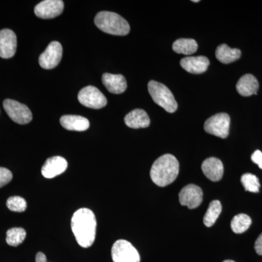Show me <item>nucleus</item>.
Masks as SVG:
<instances>
[{"label":"nucleus","mask_w":262,"mask_h":262,"mask_svg":"<svg viewBox=\"0 0 262 262\" xmlns=\"http://www.w3.org/2000/svg\"><path fill=\"white\" fill-rule=\"evenodd\" d=\"M72 232L81 247L89 248L96 239V215L89 208H80L74 213L71 222Z\"/></svg>","instance_id":"1"},{"label":"nucleus","mask_w":262,"mask_h":262,"mask_svg":"<svg viewBox=\"0 0 262 262\" xmlns=\"http://www.w3.org/2000/svg\"><path fill=\"white\" fill-rule=\"evenodd\" d=\"M179 173V163L170 154L164 155L155 160L150 170V177L156 185L164 187L172 184Z\"/></svg>","instance_id":"2"},{"label":"nucleus","mask_w":262,"mask_h":262,"mask_svg":"<svg viewBox=\"0 0 262 262\" xmlns=\"http://www.w3.org/2000/svg\"><path fill=\"white\" fill-rule=\"evenodd\" d=\"M94 22L100 30L113 35L125 36L130 32L127 20L113 12H100L95 17Z\"/></svg>","instance_id":"3"},{"label":"nucleus","mask_w":262,"mask_h":262,"mask_svg":"<svg viewBox=\"0 0 262 262\" xmlns=\"http://www.w3.org/2000/svg\"><path fill=\"white\" fill-rule=\"evenodd\" d=\"M148 91L153 101L165 111L169 113L177 111L178 104L171 91L165 84L154 80L150 81L148 84Z\"/></svg>","instance_id":"4"},{"label":"nucleus","mask_w":262,"mask_h":262,"mask_svg":"<svg viewBox=\"0 0 262 262\" xmlns=\"http://www.w3.org/2000/svg\"><path fill=\"white\" fill-rule=\"evenodd\" d=\"M113 262H140V255L130 243L119 239L112 248Z\"/></svg>","instance_id":"5"},{"label":"nucleus","mask_w":262,"mask_h":262,"mask_svg":"<svg viewBox=\"0 0 262 262\" xmlns=\"http://www.w3.org/2000/svg\"><path fill=\"white\" fill-rule=\"evenodd\" d=\"M230 117L226 113H219L208 118L204 124L206 133L226 139L229 135Z\"/></svg>","instance_id":"6"},{"label":"nucleus","mask_w":262,"mask_h":262,"mask_svg":"<svg viewBox=\"0 0 262 262\" xmlns=\"http://www.w3.org/2000/svg\"><path fill=\"white\" fill-rule=\"evenodd\" d=\"M3 106L10 118L16 123L25 125L32 121V112L25 104L14 100L6 99L3 102Z\"/></svg>","instance_id":"7"},{"label":"nucleus","mask_w":262,"mask_h":262,"mask_svg":"<svg viewBox=\"0 0 262 262\" xmlns=\"http://www.w3.org/2000/svg\"><path fill=\"white\" fill-rule=\"evenodd\" d=\"M78 101L86 107L95 110L104 107L107 103L104 95L97 88L92 85L81 90L78 94Z\"/></svg>","instance_id":"8"},{"label":"nucleus","mask_w":262,"mask_h":262,"mask_svg":"<svg viewBox=\"0 0 262 262\" xmlns=\"http://www.w3.org/2000/svg\"><path fill=\"white\" fill-rule=\"evenodd\" d=\"M63 54V48L58 42H52L39 58V63L45 70H52L59 64Z\"/></svg>","instance_id":"9"},{"label":"nucleus","mask_w":262,"mask_h":262,"mask_svg":"<svg viewBox=\"0 0 262 262\" xmlns=\"http://www.w3.org/2000/svg\"><path fill=\"white\" fill-rule=\"evenodd\" d=\"M179 196V203L182 206H187L189 209H194L201 206L203 193L201 187L194 184H189L183 188Z\"/></svg>","instance_id":"10"},{"label":"nucleus","mask_w":262,"mask_h":262,"mask_svg":"<svg viewBox=\"0 0 262 262\" xmlns=\"http://www.w3.org/2000/svg\"><path fill=\"white\" fill-rule=\"evenodd\" d=\"M64 4L61 0H45L36 5L34 13L39 18L51 19L61 14Z\"/></svg>","instance_id":"11"},{"label":"nucleus","mask_w":262,"mask_h":262,"mask_svg":"<svg viewBox=\"0 0 262 262\" xmlns=\"http://www.w3.org/2000/svg\"><path fill=\"white\" fill-rule=\"evenodd\" d=\"M17 49V37L13 31L5 29L0 31V57L10 58Z\"/></svg>","instance_id":"12"},{"label":"nucleus","mask_w":262,"mask_h":262,"mask_svg":"<svg viewBox=\"0 0 262 262\" xmlns=\"http://www.w3.org/2000/svg\"><path fill=\"white\" fill-rule=\"evenodd\" d=\"M68 163L64 158L60 156L52 157L46 160L42 168V174L46 179H53L61 175L67 170Z\"/></svg>","instance_id":"13"},{"label":"nucleus","mask_w":262,"mask_h":262,"mask_svg":"<svg viewBox=\"0 0 262 262\" xmlns=\"http://www.w3.org/2000/svg\"><path fill=\"white\" fill-rule=\"evenodd\" d=\"M201 168L204 175L212 182H219L223 177V163L218 158H209L205 160Z\"/></svg>","instance_id":"14"},{"label":"nucleus","mask_w":262,"mask_h":262,"mask_svg":"<svg viewBox=\"0 0 262 262\" xmlns=\"http://www.w3.org/2000/svg\"><path fill=\"white\" fill-rule=\"evenodd\" d=\"M180 64L189 73L202 74L208 70L210 61L205 56L186 57L181 60Z\"/></svg>","instance_id":"15"},{"label":"nucleus","mask_w":262,"mask_h":262,"mask_svg":"<svg viewBox=\"0 0 262 262\" xmlns=\"http://www.w3.org/2000/svg\"><path fill=\"white\" fill-rule=\"evenodd\" d=\"M102 82L106 89L114 94H120L127 89V82L122 75L105 73L102 76Z\"/></svg>","instance_id":"16"},{"label":"nucleus","mask_w":262,"mask_h":262,"mask_svg":"<svg viewBox=\"0 0 262 262\" xmlns=\"http://www.w3.org/2000/svg\"><path fill=\"white\" fill-rule=\"evenodd\" d=\"M125 123L131 128L139 129L149 127V117L144 110L136 108L125 117Z\"/></svg>","instance_id":"17"},{"label":"nucleus","mask_w":262,"mask_h":262,"mask_svg":"<svg viewBox=\"0 0 262 262\" xmlns=\"http://www.w3.org/2000/svg\"><path fill=\"white\" fill-rule=\"evenodd\" d=\"M236 89L239 94L246 97L256 95L258 89V80L254 76L247 74L241 77L236 85Z\"/></svg>","instance_id":"18"},{"label":"nucleus","mask_w":262,"mask_h":262,"mask_svg":"<svg viewBox=\"0 0 262 262\" xmlns=\"http://www.w3.org/2000/svg\"><path fill=\"white\" fill-rule=\"evenodd\" d=\"M60 122L62 127L68 130L84 131L90 127L89 120L79 115H63Z\"/></svg>","instance_id":"19"},{"label":"nucleus","mask_w":262,"mask_h":262,"mask_svg":"<svg viewBox=\"0 0 262 262\" xmlns=\"http://www.w3.org/2000/svg\"><path fill=\"white\" fill-rule=\"evenodd\" d=\"M241 56V51L237 48H230L226 44H222L215 50V57L222 63L228 64L237 61Z\"/></svg>","instance_id":"20"},{"label":"nucleus","mask_w":262,"mask_h":262,"mask_svg":"<svg viewBox=\"0 0 262 262\" xmlns=\"http://www.w3.org/2000/svg\"><path fill=\"white\" fill-rule=\"evenodd\" d=\"M198 48V43L192 39H179L173 44V51L179 54L192 55Z\"/></svg>","instance_id":"21"},{"label":"nucleus","mask_w":262,"mask_h":262,"mask_svg":"<svg viewBox=\"0 0 262 262\" xmlns=\"http://www.w3.org/2000/svg\"><path fill=\"white\" fill-rule=\"evenodd\" d=\"M222 204L219 201H213L210 203L206 214L203 217V223L207 227H211L214 225L222 213Z\"/></svg>","instance_id":"22"},{"label":"nucleus","mask_w":262,"mask_h":262,"mask_svg":"<svg viewBox=\"0 0 262 262\" xmlns=\"http://www.w3.org/2000/svg\"><path fill=\"white\" fill-rule=\"evenodd\" d=\"M251 223H252V221L249 215L241 213V214L236 215L232 219V222H231V228L234 233H244L246 230H248Z\"/></svg>","instance_id":"23"},{"label":"nucleus","mask_w":262,"mask_h":262,"mask_svg":"<svg viewBox=\"0 0 262 262\" xmlns=\"http://www.w3.org/2000/svg\"><path fill=\"white\" fill-rule=\"evenodd\" d=\"M27 236L25 229L20 227L10 229L7 232L6 242L11 246H18L24 242Z\"/></svg>","instance_id":"24"},{"label":"nucleus","mask_w":262,"mask_h":262,"mask_svg":"<svg viewBox=\"0 0 262 262\" xmlns=\"http://www.w3.org/2000/svg\"><path fill=\"white\" fill-rule=\"evenodd\" d=\"M241 183L246 191L253 193L259 192L261 185L256 176L251 173H245L241 177Z\"/></svg>","instance_id":"25"},{"label":"nucleus","mask_w":262,"mask_h":262,"mask_svg":"<svg viewBox=\"0 0 262 262\" xmlns=\"http://www.w3.org/2000/svg\"><path fill=\"white\" fill-rule=\"evenodd\" d=\"M6 204L10 211L18 212V213L25 211L27 208V201L23 198L19 196H13L8 198Z\"/></svg>","instance_id":"26"},{"label":"nucleus","mask_w":262,"mask_h":262,"mask_svg":"<svg viewBox=\"0 0 262 262\" xmlns=\"http://www.w3.org/2000/svg\"><path fill=\"white\" fill-rule=\"evenodd\" d=\"M13 174L8 169L0 167V188L4 187L11 182Z\"/></svg>","instance_id":"27"},{"label":"nucleus","mask_w":262,"mask_h":262,"mask_svg":"<svg viewBox=\"0 0 262 262\" xmlns=\"http://www.w3.org/2000/svg\"><path fill=\"white\" fill-rule=\"evenodd\" d=\"M251 160L253 163L258 165L260 168L262 169V152L259 150H256L251 155Z\"/></svg>","instance_id":"28"},{"label":"nucleus","mask_w":262,"mask_h":262,"mask_svg":"<svg viewBox=\"0 0 262 262\" xmlns=\"http://www.w3.org/2000/svg\"><path fill=\"white\" fill-rule=\"evenodd\" d=\"M255 251L259 256H262V233L258 236L254 245Z\"/></svg>","instance_id":"29"},{"label":"nucleus","mask_w":262,"mask_h":262,"mask_svg":"<svg viewBox=\"0 0 262 262\" xmlns=\"http://www.w3.org/2000/svg\"><path fill=\"white\" fill-rule=\"evenodd\" d=\"M36 262H48L47 257L42 252L37 253L36 256Z\"/></svg>","instance_id":"30"},{"label":"nucleus","mask_w":262,"mask_h":262,"mask_svg":"<svg viewBox=\"0 0 262 262\" xmlns=\"http://www.w3.org/2000/svg\"><path fill=\"white\" fill-rule=\"evenodd\" d=\"M223 262H235V261H232V260H225V261H224Z\"/></svg>","instance_id":"31"}]
</instances>
